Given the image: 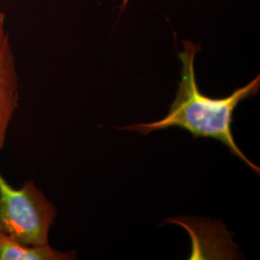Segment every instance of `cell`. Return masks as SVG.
Wrapping results in <instances>:
<instances>
[{
	"instance_id": "277c9868",
	"label": "cell",
	"mask_w": 260,
	"mask_h": 260,
	"mask_svg": "<svg viewBox=\"0 0 260 260\" xmlns=\"http://www.w3.org/2000/svg\"><path fill=\"white\" fill-rule=\"evenodd\" d=\"M76 259L75 251L62 252L46 246H28L0 233V260Z\"/></svg>"
},
{
	"instance_id": "8992f818",
	"label": "cell",
	"mask_w": 260,
	"mask_h": 260,
	"mask_svg": "<svg viewBox=\"0 0 260 260\" xmlns=\"http://www.w3.org/2000/svg\"><path fill=\"white\" fill-rule=\"evenodd\" d=\"M127 2H128V0H123V2H122V6H121V7H122V9H123V8L126 6Z\"/></svg>"
},
{
	"instance_id": "7a4b0ae2",
	"label": "cell",
	"mask_w": 260,
	"mask_h": 260,
	"mask_svg": "<svg viewBox=\"0 0 260 260\" xmlns=\"http://www.w3.org/2000/svg\"><path fill=\"white\" fill-rule=\"evenodd\" d=\"M57 211L44 193L27 179L11 185L0 171V233L28 246H46Z\"/></svg>"
},
{
	"instance_id": "6da1fadb",
	"label": "cell",
	"mask_w": 260,
	"mask_h": 260,
	"mask_svg": "<svg viewBox=\"0 0 260 260\" xmlns=\"http://www.w3.org/2000/svg\"><path fill=\"white\" fill-rule=\"evenodd\" d=\"M182 43L183 50L178 53L182 64L181 78L176 98L167 115L159 121L121 126L119 129L133 131L145 136L158 130L178 127L190 132L195 139L218 140L233 155L259 175V167L252 164L236 145L232 129L233 115L239 103L258 93L259 75L246 86L236 89L229 96L209 98L200 91L196 79L195 57L201 51V47L191 41H183Z\"/></svg>"
},
{
	"instance_id": "3957f363",
	"label": "cell",
	"mask_w": 260,
	"mask_h": 260,
	"mask_svg": "<svg viewBox=\"0 0 260 260\" xmlns=\"http://www.w3.org/2000/svg\"><path fill=\"white\" fill-rule=\"evenodd\" d=\"M19 74L5 25L0 26V151L5 147L10 123L19 108Z\"/></svg>"
},
{
	"instance_id": "5b68a950",
	"label": "cell",
	"mask_w": 260,
	"mask_h": 260,
	"mask_svg": "<svg viewBox=\"0 0 260 260\" xmlns=\"http://www.w3.org/2000/svg\"><path fill=\"white\" fill-rule=\"evenodd\" d=\"M5 18H6V17H5L4 12L0 8V26L5 25Z\"/></svg>"
}]
</instances>
